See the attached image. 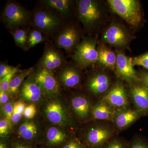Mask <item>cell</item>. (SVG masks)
<instances>
[{"instance_id": "1", "label": "cell", "mask_w": 148, "mask_h": 148, "mask_svg": "<svg viewBox=\"0 0 148 148\" xmlns=\"http://www.w3.org/2000/svg\"><path fill=\"white\" fill-rule=\"evenodd\" d=\"M110 8L114 12L128 24L137 27L142 21L140 2L137 0H108Z\"/></svg>"}, {"instance_id": "2", "label": "cell", "mask_w": 148, "mask_h": 148, "mask_svg": "<svg viewBox=\"0 0 148 148\" xmlns=\"http://www.w3.org/2000/svg\"><path fill=\"white\" fill-rule=\"evenodd\" d=\"M115 129L105 122L94 123L86 130L84 139L88 148H102L114 138Z\"/></svg>"}, {"instance_id": "3", "label": "cell", "mask_w": 148, "mask_h": 148, "mask_svg": "<svg viewBox=\"0 0 148 148\" xmlns=\"http://www.w3.org/2000/svg\"><path fill=\"white\" fill-rule=\"evenodd\" d=\"M98 57L96 40L91 38L83 40L73 56L75 62L83 68H88L97 63Z\"/></svg>"}, {"instance_id": "4", "label": "cell", "mask_w": 148, "mask_h": 148, "mask_svg": "<svg viewBox=\"0 0 148 148\" xmlns=\"http://www.w3.org/2000/svg\"><path fill=\"white\" fill-rule=\"evenodd\" d=\"M2 19L8 28L16 29L27 25L29 15L21 5L10 1L7 3L3 10Z\"/></svg>"}, {"instance_id": "5", "label": "cell", "mask_w": 148, "mask_h": 148, "mask_svg": "<svg viewBox=\"0 0 148 148\" xmlns=\"http://www.w3.org/2000/svg\"><path fill=\"white\" fill-rule=\"evenodd\" d=\"M77 5L79 20L87 29L94 27L101 19L102 10L97 1L80 0L77 2Z\"/></svg>"}, {"instance_id": "6", "label": "cell", "mask_w": 148, "mask_h": 148, "mask_svg": "<svg viewBox=\"0 0 148 148\" xmlns=\"http://www.w3.org/2000/svg\"><path fill=\"white\" fill-rule=\"evenodd\" d=\"M110 77L106 73L95 71L89 75L86 83V88L90 94L104 97L112 87Z\"/></svg>"}, {"instance_id": "7", "label": "cell", "mask_w": 148, "mask_h": 148, "mask_svg": "<svg viewBox=\"0 0 148 148\" xmlns=\"http://www.w3.org/2000/svg\"><path fill=\"white\" fill-rule=\"evenodd\" d=\"M46 118L53 124L66 126L71 124V119L66 108L61 102L55 99L49 101L44 109Z\"/></svg>"}, {"instance_id": "8", "label": "cell", "mask_w": 148, "mask_h": 148, "mask_svg": "<svg viewBox=\"0 0 148 148\" xmlns=\"http://www.w3.org/2000/svg\"><path fill=\"white\" fill-rule=\"evenodd\" d=\"M33 77L44 94L51 97L58 95L60 90L59 83L53 72L45 69L38 68Z\"/></svg>"}, {"instance_id": "9", "label": "cell", "mask_w": 148, "mask_h": 148, "mask_svg": "<svg viewBox=\"0 0 148 148\" xmlns=\"http://www.w3.org/2000/svg\"><path fill=\"white\" fill-rule=\"evenodd\" d=\"M35 27L46 34L55 32L61 25L59 16L48 10H41L35 13L33 18Z\"/></svg>"}, {"instance_id": "10", "label": "cell", "mask_w": 148, "mask_h": 148, "mask_svg": "<svg viewBox=\"0 0 148 148\" xmlns=\"http://www.w3.org/2000/svg\"><path fill=\"white\" fill-rule=\"evenodd\" d=\"M129 97L128 92L123 82L117 81L102 98L116 110L128 108Z\"/></svg>"}, {"instance_id": "11", "label": "cell", "mask_w": 148, "mask_h": 148, "mask_svg": "<svg viewBox=\"0 0 148 148\" xmlns=\"http://www.w3.org/2000/svg\"><path fill=\"white\" fill-rule=\"evenodd\" d=\"M129 97L135 110L143 115L148 114V88L139 81L129 84Z\"/></svg>"}, {"instance_id": "12", "label": "cell", "mask_w": 148, "mask_h": 148, "mask_svg": "<svg viewBox=\"0 0 148 148\" xmlns=\"http://www.w3.org/2000/svg\"><path fill=\"white\" fill-rule=\"evenodd\" d=\"M116 56L115 71L117 76L129 84L139 81L138 73L131 62V58L121 52H118Z\"/></svg>"}, {"instance_id": "13", "label": "cell", "mask_w": 148, "mask_h": 148, "mask_svg": "<svg viewBox=\"0 0 148 148\" xmlns=\"http://www.w3.org/2000/svg\"><path fill=\"white\" fill-rule=\"evenodd\" d=\"M103 38L107 43L117 47H125L130 41V36L126 30L116 23L111 24L105 30Z\"/></svg>"}, {"instance_id": "14", "label": "cell", "mask_w": 148, "mask_h": 148, "mask_svg": "<svg viewBox=\"0 0 148 148\" xmlns=\"http://www.w3.org/2000/svg\"><path fill=\"white\" fill-rule=\"evenodd\" d=\"M139 111L126 108L116 110L112 122L117 129L122 130L127 129L143 116Z\"/></svg>"}, {"instance_id": "15", "label": "cell", "mask_w": 148, "mask_h": 148, "mask_svg": "<svg viewBox=\"0 0 148 148\" xmlns=\"http://www.w3.org/2000/svg\"><path fill=\"white\" fill-rule=\"evenodd\" d=\"M71 106L74 115L80 121H86L92 117V106L85 95L74 96L71 100Z\"/></svg>"}, {"instance_id": "16", "label": "cell", "mask_w": 148, "mask_h": 148, "mask_svg": "<svg viewBox=\"0 0 148 148\" xmlns=\"http://www.w3.org/2000/svg\"><path fill=\"white\" fill-rule=\"evenodd\" d=\"M65 60L63 55L58 51L52 47L46 48L38 64V68L52 71L64 65Z\"/></svg>"}, {"instance_id": "17", "label": "cell", "mask_w": 148, "mask_h": 148, "mask_svg": "<svg viewBox=\"0 0 148 148\" xmlns=\"http://www.w3.org/2000/svg\"><path fill=\"white\" fill-rule=\"evenodd\" d=\"M79 39L77 29L73 26H69L59 33L56 39L57 46L67 51H71L76 47Z\"/></svg>"}, {"instance_id": "18", "label": "cell", "mask_w": 148, "mask_h": 148, "mask_svg": "<svg viewBox=\"0 0 148 148\" xmlns=\"http://www.w3.org/2000/svg\"><path fill=\"white\" fill-rule=\"evenodd\" d=\"M58 77L60 83L67 88L77 87L82 81V75L79 70L72 65H68L61 69Z\"/></svg>"}, {"instance_id": "19", "label": "cell", "mask_w": 148, "mask_h": 148, "mask_svg": "<svg viewBox=\"0 0 148 148\" xmlns=\"http://www.w3.org/2000/svg\"><path fill=\"white\" fill-rule=\"evenodd\" d=\"M31 75L21 84L20 92L24 100L35 103L41 100L43 93L39 86L35 82L33 77H31Z\"/></svg>"}, {"instance_id": "20", "label": "cell", "mask_w": 148, "mask_h": 148, "mask_svg": "<svg viewBox=\"0 0 148 148\" xmlns=\"http://www.w3.org/2000/svg\"><path fill=\"white\" fill-rule=\"evenodd\" d=\"M115 110L103 98L92 106V117L101 121H112Z\"/></svg>"}, {"instance_id": "21", "label": "cell", "mask_w": 148, "mask_h": 148, "mask_svg": "<svg viewBox=\"0 0 148 148\" xmlns=\"http://www.w3.org/2000/svg\"><path fill=\"white\" fill-rule=\"evenodd\" d=\"M98 57L97 63L105 69L114 70L116 65V54L108 47L100 44L97 47Z\"/></svg>"}, {"instance_id": "22", "label": "cell", "mask_w": 148, "mask_h": 148, "mask_svg": "<svg viewBox=\"0 0 148 148\" xmlns=\"http://www.w3.org/2000/svg\"><path fill=\"white\" fill-rule=\"evenodd\" d=\"M68 138L67 132L60 127L51 126L47 131V142L50 146L59 145L66 142Z\"/></svg>"}, {"instance_id": "23", "label": "cell", "mask_w": 148, "mask_h": 148, "mask_svg": "<svg viewBox=\"0 0 148 148\" xmlns=\"http://www.w3.org/2000/svg\"><path fill=\"white\" fill-rule=\"evenodd\" d=\"M18 130L19 136L27 141L34 140L39 132L36 123L31 119H29L22 123L19 126Z\"/></svg>"}, {"instance_id": "24", "label": "cell", "mask_w": 148, "mask_h": 148, "mask_svg": "<svg viewBox=\"0 0 148 148\" xmlns=\"http://www.w3.org/2000/svg\"><path fill=\"white\" fill-rule=\"evenodd\" d=\"M42 2L44 5L58 11L64 16L70 13L72 3L70 0H45Z\"/></svg>"}, {"instance_id": "25", "label": "cell", "mask_w": 148, "mask_h": 148, "mask_svg": "<svg viewBox=\"0 0 148 148\" xmlns=\"http://www.w3.org/2000/svg\"><path fill=\"white\" fill-rule=\"evenodd\" d=\"M34 71V68H32L25 70L22 73L16 74L11 81L8 93L11 94L16 93L25 80V78L30 75Z\"/></svg>"}, {"instance_id": "26", "label": "cell", "mask_w": 148, "mask_h": 148, "mask_svg": "<svg viewBox=\"0 0 148 148\" xmlns=\"http://www.w3.org/2000/svg\"><path fill=\"white\" fill-rule=\"evenodd\" d=\"M12 35L16 45L24 51L27 50L28 36L27 31L23 29H15Z\"/></svg>"}, {"instance_id": "27", "label": "cell", "mask_w": 148, "mask_h": 148, "mask_svg": "<svg viewBox=\"0 0 148 148\" xmlns=\"http://www.w3.org/2000/svg\"><path fill=\"white\" fill-rule=\"evenodd\" d=\"M25 108V105L23 102L18 101L14 103L11 122L16 124L20 121L22 115H24Z\"/></svg>"}, {"instance_id": "28", "label": "cell", "mask_w": 148, "mask_h": 148, "mask_svg": "<svg viewBox=\"0 0 148 148\" xmlns=\"http://www.w3.org/2000/svg\"><path fill=\"white\" fill-rule=\"evenodd\" d=\"M44 40V38L41 32L39 30H34L31 32L28 36L27 47L31 48L38 44L42 42Z\"/></svg>"}, {"instance_id": "29", "label": "cell", "mask_w": 148, "mask_h": 148, "mask_svg": "<svg viewBox=\"0 0 148 148\" xmlns=\"http://www.w3.org/2000/svg\"><path fill=\"white\" fill-rule=\"evenodd\" d=\"M102 148H129V143L121 138L114 137Z\"/></svg>"}, {"instance_id": "30", "label": "cell", "mask_w": 148, "mask_h": 148, "mask_svg": "<svg viewBox=\"0 0 148 148\" xmlns=\"http://www.w3.org/2000/svg\"><path fill=\"white\" fill-rule=\"evenodd\" d=\"M24 71L16 67L9 66L8 64L1 63L0 64V79H1L7 75L11 73L17 74Z\"/></svg>"}, {"instance_id": "31", "label": "cell", "mask_w": 148, "mask_h": 148, "mask_svg": "<svg viewBox=\"0 0 148 148\" xmlns=\"http://www.w3.org/2000/svg\"><path fill=\"white\" fill-rule=\"evenodd\" d=\"M131 62L134 66H142L148 70V52L131 58Z\"/></svg>"}, {"instance_id": "32", "label": "cell", "mask_w": 148, "mask_h": 148, "mask_svg": "<svg viewBox=\"0 0 148 148\" xmlns=\"http://www.w3.org/2000/svg\"><path fill=\"white\" fill-rule=\"evenodd\" d=\"M129 148H148V143L140 137H134L129 143Z\"/></svg>"}, {"instance_id": "33", "label": "cell", "mask_w": 148, "mask_h": 148, "mask_svg": "<svg viewBox=\"0 0 148 148\" xmlns=\"http://www.w3.org/2000/svg\"><path fill=\"white\" fill-rule=\"evenodd\" d=\"M16 74L11 73L7 75L1 79L0 82V89L1 90L8 92L9 90L10 84L13 77Z\"/></svg>"}, {"instance_id": "34", "label": "cell", "mask_w": 148, "mask_h": 148, "mask_svg": "<svg viewBox=\"0 0 148 148\" xmlns=\"http://www.w3.org/2000/svg\"><path fill=\"white\" fill-rule=\"evenodd\" d=\"M10 123L6 119H3L0 121V135L3 137L8 134L10 129Z\"/></svg>"}, {"instance_id": "35", "label": "cell", "mask_w": 148, "mask_h": 148, "mask_svg": "<svg viewBox=\"0 0 148 148\" xmlns=\"http://www.w3.org/2000/svg\"><path fill=\"white\" fill-rule=\"evenodd\" d=\"M14 105L11 102H8L4 106L3 108V112L5 119L11 122L12 113H13Z\"/></svg>"}, {"instance_id": "36", "label": "cell", "mask_w": 148, "mask_h": 148, "mask_svg": "<svg viewBox=\"0 0 148 148\" xmlns=\"http://www.w3.org/2000/svg\"><path fill=\"white\" fill-rule=\"evenodd\" d=\"M36 113V109L35 105L31 104L26 107L24 110V115L26 118L32 119L35 116Z\"/></svg>"}, {"instance_id": "37", "label": "cell", "mask_w": 148, "mask_h": 148, "mask_svg": "<svg viewBox=\"0 0 148 148\" xmlns=\"http://www.w3.org/2000/svg\"><path fill=\"white\" fill-rule=\"evenodd\" d=\"M86 146L78 139H73L66 143L62 148H86Z\"/></svg>"}, {"instance_id": "38", "label": "cell", "mask_w": 148, "mask_h": 148, "mask_svg": "<svg viewBox=\"0 0 148 148\" xmlns=\"http://www.w3.org/2000/svg\"><path fill=\"white\" fill-rule=\"evenodd\" d=\"M139 81L148 88V71H141L138 74Z\"/></svg>"}, {"instance_id": "39", "label": "cell", "mask_w": 148, "mask_h": 148, "mask_svg": "<svg viewBox=\"0 0 148 148\" xmlns=\"http://www.w3.org/2000/svg\"><path fill=\"white\" fill-rule=\"evenodd\" d=\"M8 92L1 90L0 91V103L1 105L4 106L8 103L9 97Z\"/></svg>"}, {"instance_id": "40", "label": "cell", "mask_w": 148, "mask_h": 148, "mask_svg": "<svg viewBox=\"0 0 148 148\" xmlns=\"http://www.w3.org/2000/svg\"><path fill=\"white\" fill-rule=\"evenodd\" d=\"M12 148H32L28 144L22 142H17L14 144Z\"/></svg>"}, {"instance_id": "41", "label": "cell", "mask_w": 148, "mask_h": 148, "mask_svg": "<svg viewBox=\"0 0 148 148\" xmlns=\"http://www.w3.org/2000/svg\"><path fill=\"white\" fill-rule=\"evenodd\" d=\"M0 148H8L5 143L1 142L0 143Z\"/></svg>"}, {"instance_id": "42", "label": "cell", "mask_w": 148, "mask_h": 148, "mask_svg": "<svg viewBox=\"0 0 148 148\" xmlns=\"http://www.w3.org/2000/svg\"><path fill=\"white\" fill-rule=\"evenodd\" d=\"M86 148H88V147H86Z\"/></svg>"}]
</instances>
